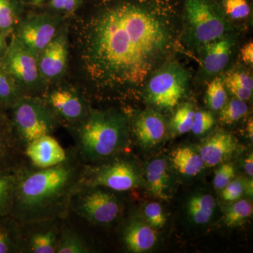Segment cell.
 I'll list each match as a JSON object with an SVG mask.
<instances>
[{
	"instance_id": "39",
	"label": "cell",
	"mask_w": 253,
	"mask_h": 253,
	"mask_svg": "<svg viewBox=\"0 0 253 253\" xmlns=\"http://www.w3.org/2000/svg\"><path fill=\"white\" fill-rule=\"evenodd\" d=\"M241 60L247 64H253V42H249L247 44H245L241 49Z\"/></svg>"
},
{
	"instance_id": "11",
	"label": "cell",
	"mask_w": 253,
	"mask_h": 253,
	"mask_svg": "<svg viewBox=\"0 0 253 253\" xmlns=\"http://www.w3.org/2000/svg\"><path fill=\"white\" fill-rule=\"evenodd\" d=\"M59 221L51 219L21 224V253H56L61 229Z\"/></svg>"
},
{
	"instance_id": "8",
	"label": "cell",
	"mask_w": 253,
	"mask_h": 253,
	"mask_svg": "<svg viewBox=\"0 0 253 253\" xmlns=\"http://www.w3.org/2000/svg\"><path fill=\"white\" fill-rule=\"evenodd\" d=\"M0 66L24 92L40 90L44 84L38 58L16 36L13 37L6 52L0 59Z\"/></svg>"
},
{
	"instance_id": "37",
	"label": "cell",
	"mask_w": 253,
	"mask_h": 253,
	"mask_svg": "<svg viewBox=\"0 0 253 253\" xmlns=\"http://www.w3.org/2000/svg\"><path fill=\"white\" fill-rule=\"evenodd\" d=\"M245 191L244 182L241 179L230 181L222 189V197L226 201H235L243 196Z\"/></svg>"
},
{
	"instance_id": "2",
	"label": "cell",
	"mask_w": 253,
	"mask_h": 253,
	"mask_svg": "<svg viewBox=\"0 0 253 253\" xmlns=\"http://www.w3.org/2000/svg\"><path fill=\"white\" fill-rule=\"evenodd\" d=\"M84 168L78 154L54 167L23 166L15 187L11 216L21 224L62 219L71 207Z\"/></svg>"
},
{
	"instance_id": "1",
	"label": "cell",
	"mask_w": 253,
	"mask_h": 253,
	"mask_svg": "<svg viewBox=\"0 0 253 253\" xmlns=\"http://www.w3.org/2000/svg\"><path fill=\"white\" fill-rule=\"evenodd\" d=\"M182 0H102L86 23L82 61L99 90L144 91L180 41Z\"/></svg>"
},
{
	"instance_id": "9",
	"label": "cell",
	"mask_w": 253,
	"mask_h": 253,
	"mask_svg": "<svg viewBox=\"0 0 253 253\" xmlns=\"http://www.w3.org/2000/svg\"><path fill=\"white\" fill-rule=\"evenodd\" d=\"M141 176L133 163L118 160L101 167L84 168L78 189L86 186H99L116 191H126L139 185Z\"/></svg>"
},
{
	"instance_id": "28",
	"label": "cell",
	"mask_w": 253,
	"mask_h": 253,
	"mask_svg": "<svg viewBox=\"0 0 253 253\" xmlns=\"http://www.w3.org/2000/svg\"><path fill=\"white\" fill-rule=\"evenodd\" d=\"M195 113L192 104L186 103L181 106L171 120L170 127L172 132L175 134H183L191 131Z\"/></svg>"
},
{
	"instance_id": "23",
	"label": "cell",
	"mask_w": 253,
	"mask_h": 253,
	"mask_svg": "<svg viewBox=\"0 0 253 253\" xmlns=\"http://www.w3.org/2000/svg\"><path fill=\"white\" fill-rule=\"evenodd\" d=\"M23 164L0 172V217L11 215L14 190Z\"/></svg>"
},
{
	"instance_id": "44",
	"label": "cell",
	"mask_w": 253,
	"mask_h": 253,
	"mask_svg": "<svg viewBox=\"0 0 253 253\" xmlns=\"http://www.w3.org/2000/svg\"><path fill=\"white\" fill-rule=\"evenodd\" d=\"M47 1V0H28V2L32 6H41Z\"/></svg>"
},
{
	"instance_id": "20",
	"label": "cell",
	"mask_w": 253,
	"mask_h": 253,
	"mask_svg": "<svg viewBox=\"0 0 253 253\" xmlns=\"http://www.w3.org/2000/svg\"><path fill=\"white\" fill-rule=\"evenodd\" d=\"M22 252V225L12 216L0 217V253Z\"/></svg>"
},
{
	"instance_id": "41",
	"label": "cell",
	"mask_w": 253,
	"mask_h": 253,
	"mask_svg": "<svg viewBox=\"0 0 253 253\" xmlns=\"http://www.w3.org/2000/svg\"><path fill=\"white\" fill-rule=\"evenodd\" d=\"M8 44H6V41H5V36L0 31V59L4 56Z\"/></svg>"
},
{
	"instance_id": "36",
	"label": "cell",
	"mask_w": 253,
	"mask_h": 253,
	"mask_svg": "<svg viewBox=\"0 0 253 253\" xmlns=\"http://www.w3.org/2000/svg\"><path fill=\"white\" fill-rule=\"evenodd\" d=\"M235 175V168L232 163H225L219 168L214 174V188L217 190H222Z\"/></svg>"
},
{
	"instance_id": "38",
	"label": "cell",
	"mask_w": 253,
	"mask_h": 253,
	"mask_svg": "<svg viewBox=\"0 0 253 253\" xmlns=\"http://www.w3.org/2000/svg\"><path fill=\"white\" fill-rule=\"evenodd\" d=\"M50 9L59 12L71 13L80 7L83 0H47Z\"/></svg>"
},
{
	"instance_id": "29",
	"label": "cell",
	"mask_w": 253,
	"mask_h": 253,
	"mask_svg": "<svg viewBox=\"0 0 253 253\" xmlns=\"http://www.w3.org/2000/svg\"><path fill=\"white\" fill-rule=\"evenodd\" d=\"M219 113V121L223 124H234L242 119L249 111L246 101L234 97L226 102Z\"/></svg>"
},
{
	"instance_id": "34",
	"label": "cell",
	"mask_w": 253,
	"mask_h": 253,
	"mask_svg": "<svg viewBox=\"0 0 253 253\" xmlns=\"http://www.w3.org/2000/svg\"><path fill=\"white\" fill-rule=\"evenodd\" d=\"M214 117L212 113L207 111H199L195 113L194 123L191 131L196 135H203L214 126Z\"/></svg>"
},
{
	"instance_id": "19",
	"label": "cell",
	"mask_w": 253,
	"mask_h": 253,
	"mask_svg": "<svg viewBox=\"0 0 253 253\" xmlns=\"http://www.w3.org/2000/svg\"><path fill=\"white\" fill-rule=\"evenodd\" d=\"M125 244L133 253H144L152 249L157 241L154 228L140 221H133L125 230Z\"/></svg>"
},
{
	"instance_id": "13",
	"label": "cell",
	"mask_w": 253,
	"mask_h": 253,
	"mask_svg": "<svg viewBox=\"0 0 253 253\" xmlns=\"http://www.w3.org/2000/svg\"><path fill=\"white\" fill-rule=\"evenodd\" d=\"M45 101L57 118L72 124L79 125L90 111L84 98L71 89H55Z\"/></svg>"
},
{
	"instance_id": "35",
	"label": "cell",
	"mask_w": 253,
	"mask_h": 253,
	"mask_svg": "<svg viewBox=\"0 0 253 253\" xmlns=\"http://www.w3.org/2000/svg\"><path fill=\"white\" fill-rule=\"evenodd\" d=\"M144 215L150 226L155 229H161L166 224V215L158 203L151 202L146 205L144 208Z\"/></svg>"
},
{
	"instance_id": "18",
	"label": "cell",
	"mask_w": 253,
	"mask_h": 253,
	"mask_svg": "<svg viewBox=\"0 0 253 253\" xmlns=\"http://www.w3.org/2000/svg\"><path fill=\"white\" fill-rule=\"evenodd\" d=\"M22 153L23 150L13 133L10 121L0 112V172L23 164L21 162Z\"/></svg>"
},
{
	"instance_id": "33",
	"label": "cell",
	"mask_w": 253,
	"mask_h": 253,
	"mask_svg": "<svg viewBox=\"0 0 253 253\" xmlns=\"http://www.w3.org/2000/svg\"><path fill=\"white\" fill-rule=\"evenodd\" d=\"M225 85H234L253 91L252 75L244 69H233L223 76Z\"/></svg>"
},
{
	"instance_id": "22",
	"label": "cell",
	"mask_w": 253,
	"mask_h": 253,
	"mask_svg": "<svg viewBox=\"0 0 253 253\" xmlns=\"http://www.w3.org/2000/svg\"><path fill=\"white\" fill-rule=\"evenodd\" d=\"M173 166L183 175H197L204 169L205 163L199 152L190 146H181L172 153Z\"/></svg>"
},
{
	"instance_id": "43",
	"label": "cell",
	"mask_w": 253,
	"mask_h": 253,
	"mask_svg": "<svg viewBox=\"0 0 253 253\" xmlns=\"http://www.w3.org/2000/svg\"><path fill=\"white\" fill-rule=\"evenodd\" d=\"M247 131H248V134H249L250 139H251V141H253V118H251V119L249 120V122H248Z\"/></svg>"
},
{
	"instance_id": "42",
	"label": "cell",
	"mask_w": 253,
	"mask_h": 253,
	"mask_svg": "<svg viewBox=\"0 0 253 253\" xmlns=\"http://www.w3.org/2000/svg\"><path fill=\"white\" fill-rule=\"evenodd\" d=\"M253 178L244 182V189L246 194H249L250 197H253Z\"/></svg>"
},
{
	"instance_id": "31",
	"label": "cell",
	"mask_w": 253,
	"mask_h": 253,
	"mask_svg": "<svg viewBox=\"0 0 253 253\" xmlns=\"http://www.w3.org/2000/svg\"><path fill=\"white\" fill-rule=\"evenodd\" d=\"M224 14L230 21H243L251 14L249 0H219Z\"/></svg>"
},
{
	"instance_id": "4",
	"label": "cell",
	"mask_w": 253,
	"mask_h": 253,
	"mask_svg": "<svg viewBox=\"0 0 253 253\" xmlns=\"http://www.w3.org/2000/svg\"><path fill=\"white\" fill-rule=\"evenodd\" d=\"M233 31L219 0H182L180 41L188 47L198 50Z\"/></svg>"
},
{
	"instance_id": "6",
	"label": "cell",
	"mask_w": 253,
	"mask_h": 253,
	"mask_svg": "<svg viewBox=\"0 0 253 253\" xmlns=\"http://www.w3.org/2000/svg\"><path fill=\"white\" fill-rule=\"evenodd\" d=\"M191 79L187 68L169 59L148 80L143 91L145 101L157 109H174L187 93Z\"/></svg>"
},
{
	"instance_id": "24",
	"label": "cell",
	"mask_w": 253,
	"mask_h": 253,
	"mask_svg": "<svg viewBox=\"0 0 253 253\" xmlns=\"http://www.w3.org/2000/svg\"><path fill=\"white\" fill-rule=\"evenodd\" d=\"M215 208V200L211 195L198 194L189 200L188 214L193 222L197 224H207L212 217Z\"/></svg>"
},
{
	"instance_id": "40",
	"label": "cell",
	"mask_w": 253,
	"mask_h": 253,
	"mask_svg": "<svg viewBox=\"0 0 253 253\" xmlns=\"http://www.w3.org/2000/svg\"><path fill=\"white\" fill-rule=\"evenodd\" d=\"M244 169L250 177L253 178V156L251 154L245 160Z\"/></svg>"
},
{
	"instance_id": "14",
	"label": "cell",
	"mask_w": 253,
	"mask_h": 253,
	"mask_svg": "<svg viewBox=\"0 0 253 253\" xmlns=\"http://www.w3.org/2000/svg\"><path fill=\"white\" fill-rule=\"evenodd\" d=\"M235 44V37L229 33L198 49L201 52V71L204 76L213 78L224 71L230 61Z\"/></svg>"
},
{
	"instance_id": "16",
	"label": "cell",
	"mask_w": 253,
	"mask_h": 253,
	"mask_svg": "<svg viewBox=\"0 0 253 253\" xmlns=\"http://www.w3.org/2000/svg\"><path fill=\"white\" fill-rule=\"evenodd\" d=\"M133 130L143 147H154L164 139L167 131L166 121L154 110L138 111L134 115Z\"/></svg>"
},
{
	"instance_id": "30",
	"label": "cell",
	"mask_w": 253,
	"mask_h": 253,
	"mask_svg": "<svg viewBox=\"0 0 253 253\" xmlns=\"http://www.w3.org/2000/svg\"><path fill=\"white\" fill-rule=\"evenodd\" d=\"M18 21L16 0H0V31L5 36L14 31Z\"/></svg>"
},
{
	"instance_id": "17",
	"label": "cell",
	"mask_w": 253,
	"mask_h": 253,
	"mask_svg": "<svg viewBox=\"0 0 253 253\" xmlns=\"http://www.w3.org/2000/svg\"><path fill=\"white\" fill-rule=\"evenodd\" d=\"M236 149L237 142L234 136L224 131H217L203 143L199 153L205 165L213 167L230 157Z\"/></svg>"
},
{
	"instance_id": "10",
	"label": "cell",
	"mask_w": 253,
	"mask_h": 253,
	"mask_svg": "<svg viewBox=\"0 0 253 253\" xmlns=\"http://www.w3.org/2000/svg\"><path fill=\"white\" fill-rule=\"evenodd\" d=\"M61 21V16L57 15H33L20 23L16 36L38 59L62 26Z\"/></svg>"
},
{
	"instance_id": "5",
	"label": "cell",
	"mask_w": 253,
	"mask_h": 253,
	"mask_svg": "<svg viewBox=\"0 0 253 253\" xmlns=\"http://www.w3.org/2000/svg\"><path fill=\"white\" fill-rule=\"evenodd\" d=\"M11 110V129L22 150L32 141L51 135L57 127V116L45 100L26 94Z\"/></svg>"
},
{
	"instance_id": "7",
	"label": "cell",
	"mask_w": 253,
	"mask_h": 253,
	"mask_svg": "<svg viewBox=\"0 0 253 253\" xmlns=\"http://www.w3.org/2000/svg\"><path fill=\"white\" fill-rule=\"evenodd\" d=\"M80 217L96 224H108L116 220L121 212L117 196L99 186H86L77 190L71 207Z\"/></svg>"
},
{
	"instance_id": "12",
	"label": "cell",
	"mask_w": 253,
	"mask_h": 253,
	"mask_svg": "<svg viewBox=\"0 0 253 253\" xmlns=\"http://www.w3.org/2000/svg\"><path fill=\"white\" fill-rule=\"evenodd\" d=\"M68 31L61 26L38 58L40 72L44 81H54L63 76L68 57Z\"/></svg>"
},
{
	"instance_id": "3",
	"label": "cell",
	"mask_w": 253,
	"mask_h": 253,
	"mask_svg": "<svg viewBox=\"0 0 253 253\" xmlns=\"http://www.w3.org/2000/svg\"><path fill=\"white\" fill-rule=\"evenodd\" d=\"M128 126L127 119L123 113L114 110H90L78 125V156L94 162L117 154L127 144Z\"/></svg>"
},
{
	"instance_id": "15",
	"label": "cell",
	"mask_w": 253,
	"mask_h": 253,
	"mask_svg": "<svg viewBox=\"0 0 253 253\" xmlns=\"http://www.w3.org/2000/svg\"><path fill=\"white\" fill-rule=\"evenodd\" d=\"M24 154L31 166L38 169L54 167L64 162L68 154L52 135H45L28 143Z\"/></svg>"
},
{
	"instance_id": "26",
	"label": "cell",
	"mask_w": 253,
	"mask_h": 253,
	"mask_svg": "<svg viewBox=\"0 0 253 253\" xmlns=\"http://www.w3.org/2000/svg\"><path fill=\"white\" fill-rule=\"evenodd\" d=\"M89 245L81 234L71 228L61 227L56 253H91Z\"/></svg>"
},
{
	"instance_id": "21",
	"label": "cell",
	"mask_w": 253,
	"mask_h": 253,
	"mask_svg": "<svg viewBox=\"0 0 253 253\" xmlns=\"http://www.w3.org/2000/svg\"><path fill=\"white\" fill-rule=\"evenodd\" d=\"M146 176L151 194L157 199L166 201L169 178L166 161L162 158L151 161L146 168Z\"/></svg>"
},
{
	"instance_id": "25",
	"label": "cell",
	"mask_w": 253,
	"mask_h": 253,
	"mask_svg": "<svg viewBox=\"0 0 253 253\" xmlns=\"http://www.w3.org/2000/svg\"><path fill=\"white\" fill-rule=\"evenodd\" d=\"M25 95L24 91L0 66V109H11Z\"/></svg>"
},
{
	"instance_id": "27",
	"label": "cell",
	"mask_w": 253,
	"mask_h": 253,
	"mask_svg": "<svg viewBox=\"0 0 253 253\" xmlns=\"http://www.w3.org/2000/svg\"><path fill=\"white\" fill-rule=\"evenodd\" d=\"M206 99L208 107L213 111H219L227 102V90L223 76L217 75L210 82Z\"/></svg>"
},
{
	"instance_id": "32",
	"label": "cell",
	"mask_w": 253,
	"mask_h": 253,
	"mask_svg": "<svg viewBox=\"0 0 253 253\" xmlns=\"http://www.w3.org/2000/svg\"><path fill=\"white\" fill-rule=\"evenodd\" d=\"M253 205L246 201L241 200L228 208L225 214V223L229 226L240 225L252 216Z\"/></svg>"
}]
</instances>
